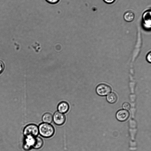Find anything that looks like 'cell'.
Wrapping results in <instances>:
<instances>
[{"label": "cell", "mask_w": 151, "mask_h": 151, "mask_svg": "<svg viewBox=\"0 0 151 151\" xmlns=\"http://www.w3.org/2000/svg\"><path fill=\"white\" fill-rule=\"evenodd\" d=\"M38 127L39 133L43 137L50 138L55 133V128L50 124L43 122L40 124Z\"/></svg>", "instance_id": "6da1fadb"}, {"label": "cell", "mask_w": 151, "mask_h": 151, "mask_svg": "<svg viewBox=\"0 0 151 151\" xmlns=\"http://www.w3.org/2000/svg\"><path fill=\"white\" fill-rule=\"evenodd\" d=\"M24 134L25 137L30 136L36 137L39 134L38 127L34 124H28L25 127Z\"/></svg>", "instance_id": "7a4b0ae2"}, {"label": "cell", "mask_w": 151, "mask_h": 151, "mask_svg": "<svg viewBox=\"0 0 151 151\" xmlns=\"http://www.w3.org/2000/svg\"><path fill=\"white\" fill-rule=\"evenodd\" d=\"M111 88L109 85L104 83L99 85L96 88L97 93L101 96H106L109 94L111 91Z\"/></svg>", "instance_id": "3957f363"}, {"label": "cell", "mask_w": 151, "mask_h": 151, "mask_svg": "<svg viewBox=\"0 0 151 151\" xmlns=\"http://www.w3.org/2000/svg\"><path fill=\"white\" fill-rule=\"evenodd\" d=\"M66 117L63 114L58 111L55 112L53 116V121L54 123L58 126L63 125L65 122Z\"/></svg>", "instance_id": "277c9868"}, {"label": "cell", "mask_w": 151, "mask_h": 151, "mask_svg": "<svg viewBox=\"0 0 151 151\" xmlns=\"http://www.w3.org/2000/svg\"><path fill=\"white\" fill-rule=\"evenodd\" d=\"M129 116V112L125 109H120L116 112V116L117 119L120 122L127 120Z\"/></svg>", "instance_id": "5b68a950"}, {"label": "cell", "mask_w": 151, "mask_h": 151, "mask_svg": "<svg viewBox=\"0 0 151 151\" xmlns=\"http://www.w3.org/2000/svg\"><path fill=\"white\" fill-rule=\"evenodd\" d=\"M69 109V105L66 102L63 101L60 102L57 106L58 111L64 114L66 113Z\"/></svg>", "instance_id": "8992f818"}, {"label": "cell", "mask_w": 151, "mask_h": 151, "mask_svg": "<svg viewBox=\"0 0 151 151\" xmlns=\"http://www.w3.org/2000/svg\"><path fill=\"white\" fill-rule=\"evenodd\" d=\"M35 137L28 136L26 137L24 148L26 150H29L33 148L34 145Z\"/></svg>", "instance_id": "52a82bcc"}, {"label": "cell", "mask_w": 151, "mask_h": 151, "mask_svg": "<svg viewBox=\"0 0 151 151\" xmlns=\"http://www.w3.org/2000/svg\"><path fill=\"white\" fill-rule=\"evenodd\" d=\"M43 141L42 138L39 137H35V141L33 148L37 150L41 148L43 146Z\"/></svg>", "instance_id": "ba28073f"}, {"label": "cell", "mask_w": 151, "mask_h": 151, "mask_svg": "<svg viewBox=\"0 0 151 151\" xmlns=\"http://www.w3.org/2000/svg\"><path fill=\"white\" fill-rule=\"evenodd\" d=\"M106 99L107 101L109 103L114 104L116 101L117 100V96L115 93L111 92L108 94Z\"/></svg>", "instance_id": "9c48e42d"}, {"label": "cell", "mask_w": 151, "mask_h": 151, "mask_svg": "<svg viewBox=\"0 0 151 151\" xmlns=\"http://www.w3.org/2000/svg\"><path fill=\"white\" fill-rule=\"evenodd\" d=\"M42 120L44 123L50 124L53 121V116L49 113H46L43 115Z\"/></svg>", "instance_id": "30bf717a"}, {"label": "cell", "mask_w": 151, "mask_h": 151, "mask_svg": "<svg viewBox=\"0 0 151 151\" xmlns=\"http://www.w3.org/2000/svg\"><path fill=\"white\" fill-rule=\"evenodd\" d=\"M124 17L126 21L130 22L133 20L134 18V14L133 12L129 11L125 13Z\"/></svg>", "instance_id": "8fae6325"}, {"label": "cell", "mask_w": 151, "mask_h": 151, "mask_svg": "<svg viewBox=\"0 0 151 151\" xmlns=\"http://www.w3.org/2000/svg\"><path fill=\"white\" fill-rule=\"evenodd\" d=\"M150 15V11L146 12L143 15V18L144 22H145V24H147L148 28L149 24L150 25V24L149 22V21L151 22Z\"/></svg>", "instance_id": "7c38bea8"}, {"label": "cell", "mask_w": 151, "mask_h": 151, "mask_svg": "<svg viewBox=\"0 0 151 151\" xmlns=\"http://www.w3.org/2000/svg\"><path fill=\"white\" fill-rule=\"evenodd\" d=\"M122 107L124 109L128 110L130 108V105L128 102H124L122 105Z\"/></svg>", "instance_id": "4fadbf2b"}, {"label": "cell", "mask_w": 151, "mask_h": 151, "mask_svg": "<svg viewBox=\"0 0 151 151\" xmlns=\"http://www.w3.org/2000/svg\"><path fill=\"white\" fill-rule=\"evenodd\" d=\"M47 3L50 4H55L58 3L60 0H45Z\"/></svg>", "instance_id": "5bb4252c"}, {"label": "cell", "mask_w": 151, "mask_h": 151, "mask_svg": "<svg viewBox=\"0 0 151 151\" xmlns=\"http://www.w3.org/2000/svg\"><path fill=\"white\" fill-rule=\"evenodd\" d=\"M4 68V65L3 62L0 60V74L3 72Z\"/></svg>", "instance_id": "9a60e30c"}, {"label": "cell", "mask_w": 151, "mask_h": 151, "mask_svg": "<svg viewBox=\"0 0 151 151\" xmlns=\"http://www.w3.org/2000/svg\"><path fill=\"white\" fill-rule=\"evenodd\" d=\"M151 53L150 52L148 53L146 56V59L147 60L149 63H150L151 61Z\"/></svg>", "instance_id": "2e32d148"}, {"label": "cell", "mask_w": 151, "mask_h": 151, "mask_svg": "<svg viewBox=\"0 0 151 151\" xmlns=\"http://www.w3.org/2000/svg\"><path fill=\"white\" fill-rule=\"evenodd\" d=\"M116 0H104L106 3L108 4H111L114 2Z\"/></svg>", "instance_id": "e0dca14e"}]
</instances>
